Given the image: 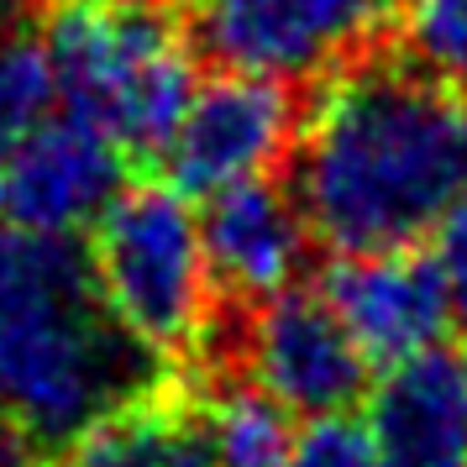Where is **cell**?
<instances>
[{
    "label": "cell",
    "mask_w": 467,
    "mask_h": 467,
    "mask_svg": "<svg viewBox=\"0 0 467 467\" xmlns=\"http://www.w3.org/2000/svg\"><path fill=\"white\" fill-rule=\"evenodd\" d=\"M64 467H215L205 415L173 400L131 394L68 441Z\"/></svg>",
    "instance_id": "cell-12"
},
{
    "label": "cell",
    "mask_w": 467,
    "mask_h": 467,
    "mask_svg": "<svg viewBox=\"0 0 467 467\" xmlns=\"http://www.w3.org/2000/svg\"><path fill=\"white\" fill-rule=\"evenodd\" d=\"M89 232V274L116 331L148 358L190 352L215 299L190 194L173 184H121Z\"/></svg>",
    "instance_id": "cell-4"
},
{
    "label": "cell",
    "mask_w": 467,
    "mask_h": 467,
    "mask_svg": "<svg viewBox=\"0 0 467 467\" xmlns=\"http://www.w3.org/2000/svg\"><path fill=\"white\" fill-rule=\"evenodd\" d=\"M331 310L358 337L368 362H404L436 352L446 326L457 320L446 278L436 257L415 247H383V253H341L326 274Z\"/></svg>",
    "instance_id": "cell-9"
},
{
    "label": "cell",
    "mask_w": 467,
    "mask_h": 467,
    "mask_svg": "<svg viewBox=\"0 0 467 467\" xmlns=\"http://www.w3.org/2000/svg\"><path fill=\"white\" fill-rule=\"evenodd\" d=\"M0 467H26V436L11 420H0Z\"/></svg>",
    "instance_id": "cell-18"
},
{
    "label": "cell",
    "mask_w": 467,
    "mask_h": 467,
    "mask_svg": "<svg viewBox=\"0 0 467 467\" xmlns=\"http://www.w3.org/2000/svg\"><path fill=\"white\" fill-rule=\"evenodd\" d=\"M100 305L74 236L0 232V420L26 441L68 446L137 394L142 368Z\"/></svg>",
    "instance_id": "cell-2"
},
{
    "label": "cell",
    "mask_w": 467,
    "mask_h": 467,
    "mask_svg": "<svg viewBox=\"0 0 467 467\" xmlns=\"http://www.w3.org/2000/svg\"><path fill=\"white\" fill-rule=\"evenodd\" d=\"M289 467H383V462L373 451L368 425L347 420V415H326V420H310L295 436Z\"/></svg>",
    "instance_id": "cell-16"
},
{
    "label": "cell",
    "mask_w": 467,
    "mask_h": 467,
    "mask_svg": "<svg viewBox=\"0 0 467 467\" xmlns=\"http://www.w3.org/2000/svg\"><path fill=\"white\" fill-rule=\"evenodd\" d=\"M462 373H467V358H462Z\"/></svg>",
    "instance_id": "cell-20"
},
{
    "label": "cell",
    "mask_w": 467,
    "mask_h": 467,
    "mask_svg": "<svg viewBox=\"0 0 467 467\" xmlns=\"http://www.w3.org/2000/svg\"><path fill=\"white\" fill-rule=\"evenodd\" d=\"M64 5H79V0H64Z\"/></svg>",
    "instance_id": "cell-19"
},
{
    "label": "cell",
    "mask_w": 467,
    "mask_h": 467,
    "mask_svg": "<svg viewBox=\"0 0 467 467\" xmlns=\"http://www.w3.org/2000/svg\"><path fill=\"white\" fill-rule=\"evenodd\" d=\"M205 436L215 467H289L299 431L289 425V410L257 383H232L205 410Z\"/></svg>",
    "instance_id": "cell-13"
},
{
    "label": "cell",
    "mask_w": 467,
    "mask_h": 467,
    "mask_svg": "<svg viewBox=\"0 0 467 467\" xmlns=\"http://www.w3.org/2000/svg\"><path fill=\"white\" fill-rule=\"evenodd\" d=\"M121 158L127 152L85 116L74 110L47 116L0 169V211L22 232L79 236L106 215V205L127 184Z\"/></svg>",
    "instance_id": "cell-8"
},
{
    "label": "cell",
    "mask_w": 467,
    "mask_h": 467,
    "mask_svg": "<svg viewBox=\"0 0 467 467\" xmlns=\"http://www.w3.org/2000/svg\"><path fill=\"white\" fill-rule=\"evenodd\" d=\"M200 232H205L215 295L236 299V305H263V299L295 289L310 242H316L299 200L268 179L211 194L200 211Z\"/></svg>",
    "instance_id": "cell-10"
},
{
    "label": "cell",
    "mask_w": 467,
    "mask_h": 467,
    "mask_svg": "<svg viewBox=\"0 0 467 467\" xmlns=\"http://www.w3.org/2000/svg\"><path fill=\"white\" fill-rule=\"evenodd\" d=\"M242 362L268 400L305 420L347 415L368 394V352L341 326L331 299L305 289H284L253 305Z\"/></svg>",
    "instance_id": "cell-7"
},
{
    "label": "cell",
    "mask_w": 467,
    "mask_h": 467,
    "mask_svg": "<svg viewBox=\"0 0 467 467\" xmlns=\"http://www.w3.org/2000/svg\"><path fill=\"white\" fill-rule=\"evenodd\" d=\"M58 68L47 37L0 32V169L58 106Z\"/></svg>",
    "instance_id": "cell-14"
},
{
    "label": "cell",
    "mask_w": 467,
    "mask_h": 467,
    "mask_svg": "<svg viewBox=\"0 0 467 467\" xmlns=\"http://www.w3.org/2000/svg\"><path fill=\"white\" fill-rule=\"evenodd\" d=\"M58 95L121 152H163L194 100L184 26L152 0H79L47 32Z\"/></svg>",
    "instance_id": "cell-3"
},
{
    "label": "cell",
    "mask_w": 467,
    "mask_h": 467,
    "mask_svg": "<svg viewBox=\"0 0 467 467\" xmlns=\"http://www.w3.org/2000/svg\"><path fill=\"white\" fill-rule=\"evenodd\" d=\"M436 263H441L451 310H457V320L467 326V200L436 226Z\"/></svg>",
    "instance_id": "cell-17"
},
{
    "label": "cell",
    "mask_w": 467,
    "mask_h": 467,
    "mask_svg": "<svg viewBox=\"0 0 467 467\" xmlns=\"http://www.w3.org/2000/svg\"><path fill=\"white\" fill-rule=\"evenodd\" d=\"M299 116L284 85L253 74H221L194 89L169 148V184L190 200H211L236 184H257L295 152Z\"/></svg>",
    "instance_id": "cell-6"
},
{
    "label": "cell",
    "mask_w": 467,
    "mask_h": 467,
    "mask_svg": "<svg viewBox=\"0 0 467 467\" xmlns=\"http://www.w3.org/2000/svg\"><path fill=\"white\" fill-rule=\"evenodd\" d=\"M368 436L383 467H467L462 362L441 347L389 362L368 389Z\"/></svg>",
    "instance_id": "cell-11"
},
{
    "label": "cell",
    "mask_w": 467,
    "mask_h": 467,
    "mask_svg": "<svg viewBox=\"0 0 467 467\" xmlns=\"http://www.w3.org/2000/svg\"><path fill=\"white\" fill-rule=\"evenodd\" d=\"M295 200L337 253L415 247L467 200V89L415 64H347L295 137Z\"/></svg>",
    "instance_id": "cell-1"
},
{
    "label": "cell",
    "mask_w": 467,
    "mask_h": 467,
    "mask_svg": "<svg viewBox=\"0 0 467 467\" xmlns=\"http://www.w3.org/2000/svg\"><path fill=\"white\" fill-rule=\"evenodd\" d=\"M394 26L410 64L467 89V0H400Z\"/></svg>",
    "instance_id": "cell-15"
},
{
    "label": "cell",
    "mask_w": 467,
    "mask_h": 467,
    "mask_svg": "<svg viewBox=\"0 0 467 467\" xmlns=\"http://www.w3.org/2000/svg\"><path fill=\"white\" fill-rule=\"evenodd\" d=\"M394 11L400 0H190V37L226 74L299 85L358 64Z\"/></svg>",
    "instance_id": "cell-5"
}]
</instances>
